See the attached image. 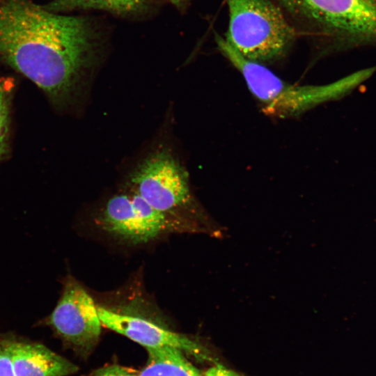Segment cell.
Returning <instances> with one entry per match:
<instances>
[{
  "instance_id": "obj_9",
  "label": "cell",
  "mask_w": 376,
  "mask_h": 376,
  "mask_svg": "<svg viewBox=\"0 0 376 376\" xmlns=\"http://www.w3.org/2000/svg\"><path fill=\"white\" fill-rule=\"evenodd\" d=\"M8 341L16 376H68L79 370L77 365L43 345L13 339Z\"/></svg>"
},
{
  "instance_id": "obj_1",
  "label": "cell",
  "mask_w": 376,
  "mask_h": 376,
  "mask_svg": "<svg viewBox=\"0 0 376 376\" xmlns=\"http://www.w3.org/2000/svg\"><path fill=\"white\" fill-rule=\"evenodd\" d=\"M111 34L100 17L55 13L30 0H0V61L56 104L67 102L101 65Z\"/></svg>"
},
{
  "instance_id": "obj_7",
  "label": "cell",
  "mask_w": 376,
  "mask_h": 376,
  "mask_svg": "<svg viewBox=\"0 0 376 376\" xmlns=\"http://www.w3.org/2000/svg\"><path fill=\"white\" fill-rule=\"evenodd\" d=\"M49 323L63 341L83 357L94 350L102 332L97 305L84 286L73 279L65 284Z\"/></svg>"
},
{
  "instance_id": "obj_15",
  "label": "cell",
  "mask_w": 376,
  "mask_h": 376,
  "mask_svg": "<svg viewBox=\"0 0 376 376\" xmlns=\"http://www.w3.org/2000/svg\"><path fill=\"white\" fill-rule=\"evenodd\" d=\"M201 376H241L235 371L224 367L217 362L204 372Z\"/></svg>"
},
{
  "instance_id": "obj_12",
  "label": "cell",
  "mask_w": 376,
  "mask_h": 376,
  "mask_svg": "<svg viewBox=\"0 0 376 376\" xmlns=\"http://www.w3.org/2000/svg\"><path fill=\"white\" fill-rule=\"evenodd\" d=\"M14 82L12 79L0 78V161L7 151L10 124V108Z\"/></svg>"
},
{
  "instance_id": "obj_14",
  "label": "cell",
  "mask_w": 376,
  "mask_h": 376,
  "mask_svg": "<svg viewBox=\"0 0 376 376\" xmlns=\"http://www.w3.org/2000/svg\"><path fill=\"white\" fill-rule=\"evenodd\" d=\"M0 376H16L13 370L8 339L0 340Z\"/></svg>"
},
{
  "instance_id": "obj_11",
  "label": "cell",
  "mask_w": 376,
  "mask_h": 376,
  "mask_svg": "<svg viewBox=\"0 0 376 376\" xmlns=\"http://www.w3.org/2000/svg\"><path fill=\"white\" fill-rule=\"evenodd\" d=\"M146 349L148 360L139 376H201L178 348L164 346Z\"/></svg>"
},
{
  "instance_id": "obj_5",
  "label": "cell",
  "mask_w": 376,
  "mask_h": 376,
  "mask_svg": "<svg viewBox=\"0 0 376 376\" xmlns=\"http://www.w3.org/2000/svg\"><path fill=\"white\" fill-rule=\"evenodd\" d=\"M229 24L225 40L247 59L260 63L283 57L299 35L271 0H226Z\"/></svg>"
},
{
  "instance_id": "obj_4",
  "label": "cell",
  "mask_w": 376,
  "mask_h": 376,
  "mask_svg": "<svg viewBox=\"0 0 376 376\" xmlns=\"http://www.w3.org/2000/svg\"><path fill=\"white\" fill-rule=\"evenodd\" d=\"M271 1L299 32L334 49L376 45V0Z\"/></svg>"
},
{
  "instance_id": "obj_3",
  "label": "cell",
  "mask_w": 376,
  "mask_h": 376,
  "mask_svg": "<svg viewBox=\"0 0 376 376\" xmlns=\"http://www.w3.org/2000/svg\"><path fill=\"white\" fill-rule=\"evenodd\" d=\"M132 191L164 215L176 233H203L219 237L216 223L196 206L186 172L167 150L148 157L130 177Z\"/></svg>"
},
{
  "instance_id": "obj_10",
  "label": "cell",
  "mask_w": 376,
  "mask_h": 376,
  "mask_svg": "<svg viewBox=\"0 0 376 376\" xmlns=\"http://www.w3.org/2000/svg\"><path fill=\"white\" fill-rule=\"evenodd\" d=\"M43 7L59 14L98 10L121 19L140 21L153 16L158 4L157 0H52Z\"/></svg>"
},
{
  "instance_id": "obj_16",
  "label": "cell",
  "mask_w": 376,
  "mask_h": 376,
  "mask_svg": "<svg viewBox=\"0 0 376 376\" xmlns=\"http://www.w3.org/2000/svg\"><path fill=\"white\" fill-rule=\"evenodd\" d=\"M164 1L170 3L178 10L183 11L186 9L187 6L189 5L190 0H164Z\"/></svg>"
},
{
  "instance_id": "obj_2",
  "label": "cell",
  "mask_w": 376,
  "mask_h": 376,
  "mask_svg": "<svg viewBox=\"0 0 376 376\" xmlns=\"http://www.w3.org/2000/svg\"><path fill=\"white\" fill-rule=\"evenodd\" d=\"M214 39L219 50L242 75L263 111L273 117H296L338 99L370 77L376 68L362 70L324 85L293 84L281 79L263 63L242 56L218 33L214 34Z\"/></svg>"
},
{
  "instance_id": "obj_6",
  "label": "cell",
  "mask_w": 376,
  "mask_h": 376,
  "mask_svg": "<svg viewBox=\"0 0 376 376\" xmlns=\"http://www.w3.org/2000/svg\"><path fill=\"white\" fill-rule=\"evenodd\" d=\"M95 224L109 236L130 245L176 233L164 215L134 191L111 197L97 213Z\"/></svg>"
},
{
  "instance_id": "obj_8",
  "label": "cell",
  "mask_w": 376,
  "mask_h": 376,
  "mask_svg": "<svg viewBox=\"0 0 376 376\" xmlns=\"http://www.w3.org/2000/svg\"><path fill=\"white\" fill-rule=\"evenodd\" d=\"M102 325L145 347L169 346L201 361L217 363L210 350L197 340L175 332L145 318L97 306Z\"/></svg>"
},
{
  "instance_id": "obj_13",
  "label": "cell",
  "mask_w": 376,
  "mask_h": 376,
  "mask_svg": "<svg viewBox=\"0 0 376 376\" xmlns=\"http://www.w3.org/2000/svg\"><path fill=\"white\" fill-rule=\"evenodd\" d=\"M139 372L131 368L109 365L95 370L90 376H139Z\"/></svg>"
}]
</instances>
